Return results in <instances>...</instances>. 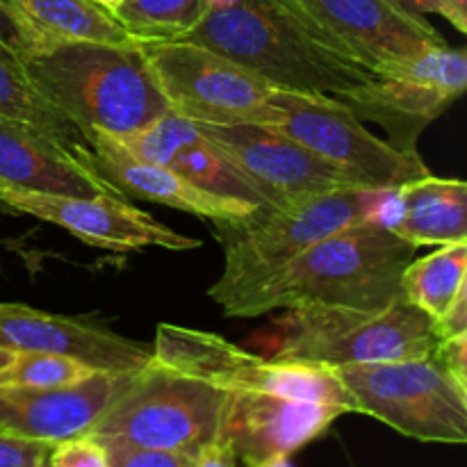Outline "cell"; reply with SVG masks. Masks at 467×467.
Instances as JSON below:
<instances>
[{"label": "cell", "instance_id": "cell-32", "mask_svg": "<svg viewBox=\"0 0 467 467\" xmlns=\"http://www.w3.org/2000/svg\"><path fill=\"white\" fill-rule=\"evenodd\" d=\"M433 356L441 360L447 372L454 374L461 383H467V333L438 342Z\"/></svg>", "mask_w": 467, "mask_h": 467}, {"label": "cell", "instance_id": "cell-7", "mask_svg": "<svg viewBox=\"0 0 467 467\" xmlns=\"http://www.w3.org/2000/svg\"><path fill=\"white\" fill-rule=\"evenodd\" d=\"M333 372L354 400L356 413L420 442H467V383L447 372L433 354L342 365Z\"/></svg>", "mask_w": 467, "mask_h": 467}, {"label": "cell", "instance_id": "cell-36", "mask_svg": "<svg viewBox=\"0 0 467 467\" xmlns=\"http://www.w3.org/2000/svg\"><path fill=\"white\" fill-rule=\"evenodd\" d=\"M445 3V9H447V21L451 23V26L456 27V30L461 32V35H465L467 32V0H442Z\"/></svg>", "mask_w": 467, "mask_h": 467}, {"label": "cell", "instance_id": "cell-9", "mask_svg": "<svg viewBox=\"0 0 467 467\" xmlns=\"http://www.w3.org/2000/svg\"><path fill=\"white\" fill-rule=\"evenodd\" d=\"M150 351L153 358L167 368L213 383L226 392H267L285 400L333 406L345 413H356L354 400L333 369L263 358L233 345L217 333L178 324H158Z\"/></svg>", "mask_w": 467, "mask_h": 467}, {"label": "cell", "instance_id": "cell-22", "mask_svg": "<svg viewBox=\"0 0 467 467\" xmlns=\"http://www.w3.org/2000/svg\"><path fill=\"white\" fill-rule=\"evenodd\" d=\"M467 285V242L442 244L401 274V295L433 322L442 317Z\"/></svg>", "mask_w": 467, "mask_h": 467}, {"label": "cell", "instance_id": "cell-6", "mask_svg": "<svg viewBox=\"0 0 467 467\" xmlns=\"http://www.w3.org/2000/svg\"><path fill=\"white\" fill-rule=\"evenodd\" d=\"M226 390L150 358L89 436L196 456L219 438Z\"/></svg>", "mask_w": 467, "mask_h": 467}, {"label": "cell", "instance_id": "cell-19", "mask_svg": "<svg viewBox=\"0 0 467 467\" xmlns=\"http://www.w3.org/2000/svg\"><path fill=\"white\" fill-rule=\"evenodd\" d=\"M0 187L55 196H121L76 146L59 144L46 132L0 117Z\"/></svg>", "mask_w": 467, "mask_h": 467}, {"label": "cell", "instance_id": "cell-39", "mask_svg": "<svg viewBox=\"0 0 467 467\" xmlns=\"http://www.w3.org/2000/svg\"><path fill=\"white\" fill-rule=\"evenodd\" d=\"M91 3L94 5H99V7H103L105 12L108 14H117V9H119V5H121V0H91Z\"/></svg>", "mask_w": 467, "mask_h": 467}, {"label": "cell", "instance_id": "cell-38", "mask_svg": "<svg viewBox=\"0 0 467 467\" xmlns=\"http://www.w3.org/2000/svg\"><path fill=\"white\" fill-rule=\"evenodd\" d=\"M14 358H16V351H12V349H7V347L0 345V372H3V369L7 368Z\"/></svg>", "mask_w": 467, "mask_h": 467}, {"label": "cell", "instance_id": "cell-2", "mask_svg": "<svg viewBox=\"0 0 467 467\" xmlns=\"http://www.w3.org/2000/svg\"><path fill=\"white\" fill-rule=\"evenodd\" d=\"M415 251L386 223H356L324 237L222 310L226 317H260L304 306L379 308L401 296V274Z\"/></svg>", "mask_w": 467, "mask_h": 467}, {"label": "cell", "instance_id": "cell-14", "mask_svg": "<svg viewBox=\"0 0 467 467\" xmlns=\"http://www.w3.org/2000/svg\"><path fill=\"white\" fill-rule=\"evenodd\" d=\"M347 415L333 406L285 400L267 392H226L219 438L235 451L246 467L269 461L290 459L306 445L317 441L337 418Z\"/></svg>", "mask_w": 467, "mask_h": 467}, {"label": "cell", "instance_id": "cell-5", "mask_svg": "<svg viewBox=\"0 0 467 467\" xmlns=\"http://www.w3.org/2000/svg\"><path fill=\"white\" fill-rule=\"evenodd\" d=\"M438 342L433 319L401 295L379 308L304 306L287 310L272 358L333 369L424 358L436 351Z\"/></svg>", "mask_w": 467, "mask_h": 467}, {"label": "cell", "instance_id": "cell-37", "mask_svg": "<svg viewBox=\"0 0 467 467\" xmlns=\"http://www.w3.org/2000/svg\"><path fill=\"white\" fill-rule=\"evenodd\" d=\"M201 3H203V14H208V12H214V9L233 7V5H237L240 0H201Z\"/></svg>", "mask_w": 467, "mask_h": 467}, {"label": "cell", "instance_id": "cell-27", "mask_svg": "<svg viewBox=\"0 0 467 467\" xmlns=\"http://www.w3.org/2000/svg\"><path fill=\"white\" fill-rule=\"evenodd\" d=\"M96 372L80 360L64 358L41 351H21L16 358L0 372V386L14 388H62L87 381Z\"/></svg>", "mask_w": 467, "mask_h": 467}, {"label": "cell", "instance_id": "cell-8", "mask_svg": "<svg viewBox=\"0 0 467 467\" xmlns=\"http://www.w3.org/2000/svg\"><path fill=\"white\" fill-rule=\"evenodd\" d=\"M140 41V39H137ZM169 109L199 126H276V87L226 55L192 41H140Z\"/></svg>", "mask_w": 467, "mask_h": 467}, {"label": "cell", "instance_id": "cell-25", "mask_svg": "<svg viewBox=\"0 0 467 467\" xmlns=\"http://www.w3.org/2000/svg\"><path fill=\"white\" fill-rule=\"evenodd\" d=\"M119 23L140 41H173L203 18L201 0H121Z\"/></svg>", "mask_w": 467, "mask_h": 467}, {"label": "cell", "instance_id": "cell-13", "mask_svg": "<svg viewBox=\"0 0 467 467\" xmlns=\"http://www.w3.org/2000/svg\"><path fill=\"white\" fill-rule=\"evenodd\" d=\"M0 208L55 223L87 246L109 254H140L150 246L167 251L201 246V240L164 226L153 214L123 201V196H55L0 187Z\"/></svg>", "mask_w": 467, "mask_h": 467}, {"label": "cell", "instance_id": "cell-1", "mask_svg": "<svg viewBox=\"0 0 467 467\" xmlns=\"http://www.w3.org/2000/svg\"><path fill=\"white\" fill-rule=\"evenodd\" d=\"M181 41L217 50L281 91L342 105L374 80V71L296 0H240L203 14Z\"/></svg>", "mask_w": 467, "mask_h": 467}, {"label": "cell", "instance_id": "cell-12", "mask_svg": "<svg viewBox=\"0 0 467 467\" xmlns=\"http://www.w3.org/2000/svg\"><path fill=\"white\" fill-rule=\"evenodd\" d=\"M199 130L240 169L267 210L356 187L333 164L274 126H199Z\"/></svg>", "mask_w": 467, "mask_h": 467}, {"label": "cell", "instance_id": "cell-16", "mask_svg": "<svg viewBox=\"0 0 467 467\" xmlns=\"http://www.w3.org/2000/svg\"><path fill=\"white\" fill-rule=\"evenodd\" d=\"M369 71L409 62L445 46L427 16L409 14L390 0H296Z\"/></svg>", "mask_w": 467, "mask_h": 467}, {"label": "cell", "instance_id": "cell-3", "mask_svg": "<svg viewBox=\"0 0 467 467\" xmlns=\"http://www.w3.org/2000/svg\"><path fill=\"white\" fill-rule=\"evenodd\" d=\"M32 89L73 123L128 135L169 112L153 71L135 44L73 41L21 59Z\"/></svg>", "mask_w": 467, "mask_h": 467}, {"label": "cell", "instance_id": "cell-24", "mask_svg": "<svg viewBox=\"0 0 467 467\" xmlns=\"http://www.w3.org/2000/svg\"><path fill=\"white\" fill-rule=\"evenodd\" d=\"M169 167L181 173V176H185L192 185L201 187L210 194L226 196V199L244 201V203L265 208L258 192L242 176L240 169L217 146L210 144L203 135L192 141V144H187L185 149L178 150Z\"/></svg>", "mask_w": 467, "mask_h": 467}, {"label": "cell", "instance_id": "cell-30", "mask_svg": "<svg viewBox=\"0 0 467 467\" xmlns=\"http://www.w3.org/2000/svg\"><path fill=\"white\" fill-rule=\"evenodd\" d=\"M50 447V442L0 431V467H44Z\"/></svg>", "mask_w": 467, "mask_h": 467}, {"label": "cell", "instance_id": "cell-4", "mask_svg": "<svg viewBox=\"0 0 467 467\" xmlns=\"http://www.w3.org/2000/svg\"><path fill=\"white\" fill-rule=\"evenodd\" d=\"M397 214V190L324 192L278 210H260L237 226L217 228L223 244V269L208 290L217 306L251 290L324 237L365 222L390 226Z\"/></svg>", "mask_w": 467, "mask_h": 467}, {"label": "cell", "instance_id": "cell-34", "mask_svg": "<svg viewBox=\"0 0 467 467\" xmlns=\"http://www.w3.org/2000/svg\"><path fill=\"white\" fill-rule=\"evenodd\" d=\"M237 463L240 461H237L233 447L223 438H217V441H213L196 454L192 467H237Z\"/></svg>", "mask_w": 467, "mask_h": 467}, {"label": "cell", "instance_id": "cell-35", "mask_svg": "<svg viewBox=\"0 0 467 467\" xmlns=\"http://www.w3.org/2000/svg\"><path fill=\"white\" fill-rule=\"evenodd\" d=\"M397 7H401L409 14H418V16H427V14H441L442 18L447 16V9L442 0H390Z\"/></svg>", "mask_w": 467, "mask_h": 467}, {"label": "cell", "instance_id": "cell-21", "mask_svg": "<svg viewBox=\"0 0 467 467\" xmlns=\"http://www.w3.org/2000/svg\"><path fill=\"white\" fill-rule=\"evenodd\" d=\"M32 44V55L73 41L135 44V36L91 0H12Z\"/></svg>", "mask_w": 467, "mask_h": 467}, {"label": "cell", "instance_id": "cell-29", "mask_svg": "<svg viewBox=\"0 0 467 467\" xmlns=\"http://www.w3.org/2000/svg\"><path fill=\"white\" fill-rule=\"evenodd\" d=\"M108 447L109 467H192L196 456L182 451L144 450V447L121 445V442H103Z\"/></svg>", "mask_w": 467, "mask_h": 467}, {"label": "cell", "instance_id": "cell-23", "mask_svg": "<svg viewBox=\"0 0 467 467\" xmlns=\"http://www.w3.org/2000/svg\"><path fill=\"white\" fill-rule=\"evenodd\" d=\"M0 117L27 123L68 149L85 141L82 132L68 119H64L32 89L21 59L3 48H0Z\"/></svg>", "mask_w": 467, "mask_h": 467}, {"label": "cell", "instance_id": "cell-28", "mask_svg": "<svg viewBox=\"0 0 467 467\" xmlns=\"http://www.w3.org/2000/svg\"><path fill=\"white\" fill-rule=\"evenodd\" d=\"M46 467H109L108 447L94 436H76L50 447Z\"/></svg>", "mask_w": 467, "mask_h": 467}, {"label": "cell", "instance_id": "cell-20", "mask_svg": "<svg viewBox=\"0 0 467 467\" xmlns=\"http://www.w3.org/2000/svg\"><path fill=\"white\" fill-rule=\"evenodd\" d=\"M390 231L415 249L467 242V182L429 173L397 187Z\"/></svg>", "mask_w": 467, "mask_h": 467}, {"label": "cell", "instance_id": "cell-15", "mask_svg": "<svg viewBox=\"0 0 467 467\" xmlns=\"http://www.w3.org/2000/svg\"><path fill=\"white\" fill-rule=\"evenodd\" d=\"M0 345L16 354L41 351L64 356L108 374H135L153 358V351L105 324L23 304H0Z\"/></svg>", "mask_w": 467, "mask_h": 467}, {"label": "cell", "instance_id": "cell-41", "mask_svg": "<svg viewBox=\"0 0 467 467\" xmlns=\"http://www.w3.org/2000/svg\"><path fill=\"white\" fill-rule=\"evenodd\" d=\"M44 467H46V465H44Z\"/></svg>", "mask_w": 467, "mask_h": 467}, {"label": "cell", "instance_id": "cell-17", "mask_svg": "<svg viewBox=\"0 0 467 467\" xmlns=\"http://www.w3.org/2000/svg\"><path fill=\"white\" fill-rule=\"evenodd\" d=\"M76 153L96 169L103 181H108L121 196L150 201V203L167 205L181 213L208 219L214 228L237 226L260 213V205L244 201L226 199V196L210 194L201 187L192 185L185 176L162 164L137 162L123 153L117 141L108 132L91 130L85 141L76 146Z\"/></svg>", "mask_w": 467, "mask_h": 467}, {"label": "cell", "instance_id": "cell-18", "mask_svg": "<svg viewBox=\"0 0 467 467\" xmlns=\"http://www.w3.org/2000/svg\"><path fill=\"white\" fill-rule=\"evenodd\" d=\"M130 379L132 374L99 372L76 386H0V431L50 445L87 436L123 395Z\"/></svg>", "mask_w": 467, "mask_h": 467}, {"label": "cell", "instance_id": "cell-40", "mask_svg": "<svg viewBox=\"0 0 467 467\" xmlns=\"http://www.w3.org/2000/svg\"><path fill=\"white\" fill-rule=\"evenodd\" d=\"M260 467H292V463H290V459H276V461H269V463H265Z\"/></svg>", "mask_w": 467, "mask_h": 467}, {"label": "cell", "instance_id": "cell-33", "mask_svg": "<svg viewBox=\"0 0 467 467\" xmlns=\"http://www.w3.org/2000/svg\"><path fill=\"white\" fill-rule=\"evenodd\" d=\"M433 328H436V336L441 340L467 333V285L459 292V296L450 306V310L438 322H433Z\"/></svg>", "mask_w": 467, "mask_h": 467}, {"label": "cell", "instance_id": "cell-26", "mask_svg": "<svg viewBox=\"0 0 467 467\" xmlns=\"http://www.w3.org/2000/svg\"><path fill=\"white\" fill-rule=\"evenodd\" d=\"M109 137L117 141V146L123 153H128L137 162L169 167L178 150L185 149L194 140H199L201 130L199 123L190 121V119L169 109L167 114L158 117L149 126L140 128V130Z\"/></svg>", "mask_w": 467, "mask_h": 467}, {"label": "cell", "instance_id": "cell-31", "mask_svg": "<svg viewBox=\"0 0 467 467\" xmlns=\"http://www.w3.org/2000/svg\"><path fill=\"white\" fill-rule=\"evenodd\" d=\"M0 48L7 50L16 59H26L32 55L30 36H27L12 0H0Z\"/></svg>", "mask_w": 467, "mask_h": 467}, {"label": "cell", "instance_id": "cell-11", "mask_svg": "<svg viewBox=\"0 0 467 467\" xmlns=\"http://www.w3.org/2000/svg\"><path fill=\"white\" fill-rule=\"evenodd\" d=\"M467 87L463 48L438 46L409 62L390 64L374 73L365 89L349 96V108L360 121L386 128L390 141L404 150H418V137L436 121Z\"/></svg>", "mask_w": 467, "mask_h": 467}, {"label": "cell", "instance_id": "cell-10", "mask_svg": "<svg viewBox=\"0 0 467 467\" xmlns=\"http://www.w3.org/2000/svg\"><path fill=\"white\" fill-rule=\"evenodd\" d=\"M272 103L283 112L274 128L333 164L356 187L397 190L431 173L418 150L377 137L337 100L276 89Z\"/></svg>", "mask_w": 467, "mask_h": 467}]
</instances>
